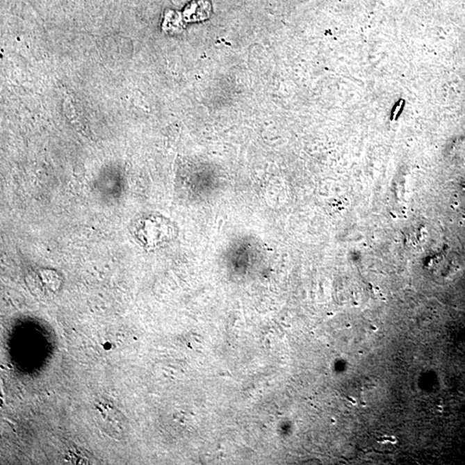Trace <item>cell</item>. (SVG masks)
I'll return each instance as SVG.
<instances>
[{
    "mask_svg": "<svg viewBox=\"0 0 465 465\" xmlns=\"http://www.w3.org/2000/svg\"><path fill=\"white\" fill-rule=\"evenodd\" d=\"M100 426L104 431L113 437L122 434V421L121 414L115 407L100 403L97 407Z\"/></svg>",
    "mask_w": 465,
    "mask_h": 465,
    "instance_id": "cell-1",
    "label": "cell"
}]
</instances>
